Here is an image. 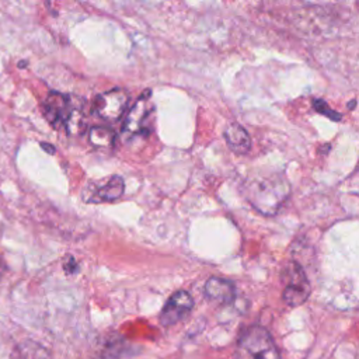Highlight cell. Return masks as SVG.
<instances>
[{"mask_svg":"<svg viewBox=\"0 0 359 359\" xmlns=\"http://www.w3.org/2000/svg\"><path fill=\"white\" fill-rule=\"evenodd\" d=\"M194 307V299L187 290H177L165 302L161 313L160 323L164 327H170L185 318Z\"/></svg>","mask_w":359,"mask_h":359,"instance_id":"obj_6","label":"cell"},{"mask_svg":"<svg viewBox=\"0 0 359 359\" xmlns=\"http://www.w3.org/2000/svg\"><path fill=\"white\" fill-rule=\"evenodd\" d=\"M224 140L237 154H247L251 149V137L240 123H229L224 128Z\"/></svg>","mask_w":359,"mask_h":359,"instance_id":"obj_9","label":"cell"},{"mask_svg":"<svg viewBox=\"0 0 359 359\" xmlns=\"http://www.w3.org/2000/svg\"><path fill=\"white\" fill-rule=\"evenodd\" d=\"M205 294L213 302L230 304L236 299V286L223 278H209L205 283Z\"/></svg>","mask_w":359,"mask_h":359,"instance_id":"obj_8","label":"cell"},{"mask_svg":"<svg viewBox=\"0 0 359 359\" xmlns=\"http://www.w3.org/2000/svg\"><path fill=\"white\" fill-rule=\"evenodd\" d=\"M129 94L123 88H112L97 95L94 112L107 122L118 121L126 111Z\"/></svg>","mask_w":359,"mask_h":359,"instance_id":"obj_4","label":"cell"},{"mask_svg":"<svg viewBox=\"0 0 359 359\" xmlns=\"http://www.w3.org/2000/svg\"><path fill=\"white\" fill-rule=\"evenodd\" d=\"M286 273L289 278L282 299L287 306H300L307 300L310 294V283L307 276L297 262H292L286 269Z\"/></svg>","mask_w":359,"mask_h":359,"instance_id":"obj_5","label":"cell"},{"mask_svg":"<svg viewBox=\"0 0 359 359\" xmlns=\"http://www.w3.org/2000/svg\"><path fill=\"white\" fill-rule=\"evenodd\" d=\"M69 259V265H65V269H66V272H69V273H72V272H76V269H77V264H76V261L72 258V257H69L67 258Z\"/></svg>","mask_w":359,"mask_h":359,"instance_id":"obj_13","label":"cell"},{"mask_svg":"<svg viewBox=\"0 0 359 359\" xmlns=\"http://www.w3.org/2000/svg\"><path fill=\"white\" fill-rule=\"evenodd\" d=\"M123 189H125V182L122 177L112 175L111 178H108V181H105L102 185L97 188V195L101 201L112 202L119 199L123 195Z\"/></svg>","mask_w":359,"mask_h":359,"instance_id":"obj_11","label":"cell"},{"mask_svg":"<svg viewBox=\"0 0 359 359\" xmlns=\"http://www.w3.org/2000/svg\"><path fill=\"white\" fill-rule=\"evenodd\" d=\"M153 111L154 104L151 101V91L146 90L139 95L125 116L122 126L123 137L130 140L137 136H146L150 130V118Z\"/></svg>","mask_w":359,"mask_h":359,"instance_id":"obj_3","label":"cell"},{"mask_svg":"<svg viewBox=\"0 0 359 359\" xmlns=\"http://www.w3.org/2000/svg\"><path fill=\"white\" fill-rule=\"evenodd\" d=\"M238 349L244 359H279L278 348L271 334L261 325L248 327L238 339Z\"/></svg>","mask_w":359,"mask_h":359,"instance_id":"obj_2","label":"cell"},{"mask_svg":"<svg viewBox=\"0 0 359 359\" xmlns=\"http://www.w3.org/2000/svg\"><path fill=\"white\" fill-rule=\"evenodd\" d=\"M116 136L108 126H93L88 130V142L97 150H112Z\"/></svg>","mask_w":359,"mask_h":359,"instance_id":"obj_10","label":"cell"},{"mask_svg":"<svg viewBox=\"0 0 359 359\" xmlns=\"http://www.w3.org/2000/svg\"><path fill=\"white\" fill-rule=\"evenodd\" d=\"M290 195L289 182L280 175H271L245 187L247 201L262 215H275Z\"/></svg>","mask_w":359,"mask_h":359,"instance_id":"obj_1","label":"cell"},{"mask_svg":"<svg viewBox=\"0 0 359 359\" xmlns=\"http://www.w3.org/2000/svg\"><path fill=\"white\" fill-rule=\"evenodd\" d=\"M49 146H50V144H48V143H42V147H43V149H46L49 153H53L55 149H53V147H49Z\"/></svg>","mask_w":359,"mask_h":359,"instance_id":"obj_14","label":"cell"},{"mask_svg":"<svg viewBox=\"0 0 359 359\" xmlns=\"http://www.w3.org/2000/svg\"><path fill=\"white\" fill-rule=\"evenodd\" d=\"M72 101L66 94L50 91L48 97L43 101V115L48 119V122L55 128H65V123L69 118V114L72 111Z\"/></svg>","mask_w":359,"mask_h":359,"instance_id":"obj_7","label":"cell"},{"mask_svg":"<svg viewBox=\"0 0 359 359\" xmlns=\"http://www.w3.org/2000/svg\"><path fill=\"white\" fill-rule=\"evenodd\" d=\"M3 271V264H1V259H0V272Z\"/></svg>","mask_w":359,"mask_h":359,"instance_id":"obj_15","label":"cell"},{"mask_svg":"<svg viewBox=\"0 0 359 359\" xmlns=\"http://www.w3.org/2000/svg\"><path fill=\"white\" fill-rule=\"evenodd\" d=\"M313 107H314L320 114H324V115H327L328 118H331V119H334V121H341V115L337 114L335 111L330 109L324 101H321V100H314V101H313Z\"/></svg>","mask_w":359,"mask_h":359,"instance_id":"obj_12","label":"cell"}]
</instances>
